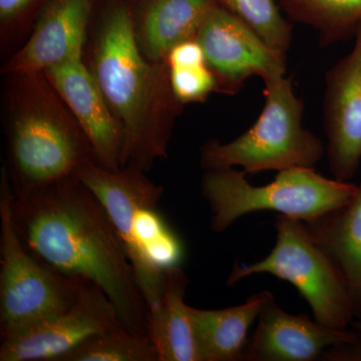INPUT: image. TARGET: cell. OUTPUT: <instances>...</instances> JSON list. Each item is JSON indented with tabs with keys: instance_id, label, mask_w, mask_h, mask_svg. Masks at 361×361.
Returning <instances> with one entry per match:
<instances>
[{
	"instance_id": "obj_6",
	"label": "cell",
	"mask_w": 361,
	"mask_h": 361,
	"mask_svg": "<svg viewBox=\"0 0 361 361\" xmlns=\"http://www.w3.org/2000/svg\"><path fill=\"white\" fill-rule=\"evenodd\" d=\"M203 198L212 212L211 229L224 232L239 218L273 211L307 222L350 201L357 186L327 179L314 168L280 171L266 186H253L243 171L234 168L206 170L201 182Z\"/></svg>"
},
{
	"instance_id": "obj_3",
	"label": "cell",
	"mask_w": 361,
	"mask_h": 361,
	"mask_svg": "<svg viewBox=\"0 0 361 361\" xmlns=\"http://www.w3.org/2000/svg\"><path fill=\"white\" fill-rule=\"evenodd\" d=\"M6 77L7 172L14 196L32 193L97 163L84 130L44 73Z\"/></svg>"
},
{
	"instance_id": "obj_10",
	"label": "cell",
	"mask_w": 361,
	"mask_h": 361,
	"mask_svg": "<svg viewBox=\"0 0 361 361\" xmlns=\"http://www.w3.org/2000/svg\"><path fill=\"white\" fill-rule=\"evenodd\" d=\"M120 325L106 293L82 279L70 308L2 341L0 361H61L90 337Z\"/></svg>"
},
{
	"instance_id": "obj_23",
	"label": "cell",
	"mask_w": 361,
	"mask_h": 361,
	"mask_svg": "<svg viewBox=\"0 0 361 361\" xmlns=\"http://www.w3.org/2000/svg\"><path fill=\"white\" fill-rule=\"evenodd\" d=\"M47 0H0V35L2 44L23 35L37 18Z\"/></svg>"
},
{
	"instance_id": "obj_18",
	"label": "cell",
	"mask_w": 361,
	"mask_h": 361,
	"mask_svg": "<svg viewBox=\"0 0 361 361\" xmlns=\"http://www.w3.org/2000/svg\"><path fill=\"white\" fill-rule=\"evenodd\" d=\"M336 260L348 282L355 318H361V183L348 203L305 222Z\"/></svg>"
},
{
	"instance_id": "obj_15",
	"label": "cell",
	"mask_w": 361,
	"mask_h": 361,
	"mask_svg": "<svg viewBox=\"0 0 361 361\" xmlns=\"http://www.w3.org/2000/svg\"><path fill=\"white\" fill-rule=\"evenodd\" d=\"M218 0H146L135 18L137 44L147 59L166 61L180 42L196 39Z\"/></svg>"
},
{
	"instance_id": "obj_14",
	"label": "cell",
	"mask_w": 361,
	"mask_h": 361,
	"mask_svg": "<svg viewBox=\"0 0 361 361\" xmlns=\"http://www.w3.org/2000/svg\"><path fill=\"white\" fill-rule=\"evenodd\" d=\"M243 361H312L331 346L360 341V331L323 326L306 315L285 312L267 291Z\"/></svg>"
},
{
	"instance_id": "obj_19",
	"label": "cell",
	"mask_w": 361,
	"mask_h": 361,
	"mask_svg": "<svg viewBox=\"0 0 361 361\" xmlns=\"http://www.w3.org/2000/svg\"><path fill=\"white\" fill-rule=\"evenodd\" d=\"M289 20L313 28L320 44L355 37L361 23V0H276Z\"/></svg>"
},
{
	"instance_id": "obj_21",
	"label": "cell",
	"mask_w": 361,
	"mask_h": 361,
	"mask_svg": "<svg viewBox=\"0 0 361 361\" xmlns=\"http://www.w3.org/2000/svg\"><path fill=\"white\" fill-rule=\"evenodd\" d=\"M61 361H159V355L148 334L120 325L90 337Z\"/></svg>"
},
{
	"instance_id": "obj_2",
	"label": "cell",
	"mask_w": 361,
	"mask_h": 361,
	"mask_svg": "<svg viewBox=\"0 0 361 361\" xmlns=\"http://www.w3.org/2000/svg\"><path fill=\"white\" fill-rule=\"evenodd\" d=\"M89 68L123 127L122 168L149 172L157 160L167 158L184 104L171 87L166 61H153L142 54L126 2H113L104 11Z\"/></svg>"
},
{
	"instance_id": "obj_8",
	"label": "cell",
	"mask_w": 361,
	"mask_h": 361,
	"mask_svg": "<svg viewBox=\"0 0 361 361\" xmlns=\"http://www.w3.org/2000/svg\"><path fill=\"white\" fill-rule=\"evenodd\" d=\"M13 188L6 168L0 180V339L6 341L63 312L82 279L59 274L30 254L16 232Z\"/></svg>"
},
{
	"instance_id": "obj_12",
	"label": "cell",
	"mask_w": 361,
	"mask_h": 361,
	"mask_svg": "<svg viewBox=\"0 0 361 361\" xmlns=\"http://www.w3.org/2000/svg\"><path fill=\"white\" fill-rule=\"evenodd\" d=\"M96 0H47L30 37L2 68V75L44 73L84 59L90 16Z\"/></svg>"
},
{
	"instance_id": "obj_17",
	"label": "cell",
	"mask_w": 361,
	"mask_h": 361,
	"mask_svg": "<svg viewBox=\"0 0 361 361\" xmlns=\"http://www.w3.org/2000/svg\"><path fill=\"white\" fill-rule=\"evenodd\" d=\"M189 278L178 266L166 271L160 307L148 314L147 334L159 361H200L189 305L185 303Z\"/></svg>"
},
{
	"instance_id": "obj_24",
	"label": "cell",
	"mask_w": 361,
	"mask_h": 361,
	"mask_svg": "<svg viewBox=\"0 0 361 361\" xmlns=\"http://www.w3.org/2000/svg\"><path fill=\"white\" fill-rule=\"evenodd\" d=\"M320 360H361V339L325 349L320 356Z\"/></svg>"
},
{
	"instance_id": "obj_1",
	"label": "cell",
	"mask_w": 361,
	"mask_h": 361,
	"mask_svg": "<svg viewBox=\"0 0 361 361\" xmlns=\"http://www.w3.org/2000/svg\"><path fill=\"white\" fill-rule=\"evenodd\" d=\"M13 218L23 245L59 274L97 284L123 327L147 334L148 307L106 209L73 175L13 196Z\"/></svg>"
},
{
	"instance_id": "obj_7",
	"label": "cell",
	"mask_w": 361,
	"mask_h": 361,
	"mask_svg": "<svg viewBox=\"0 0 361 361\" xmlns=\"http://www.w3.org/2000/svg\"><path fill=\"white\" fill-rule=\"evenodd\" d=\"M276 243L269 255L252 265L235 266L228 285L251 275L268 273L296 287L310 304L315 322L346 330L355 318L348 282L329 251L303 220L278 215Z\"/></svg>"
},
{
	"instance_id": "obj_5",
	"label": "cell",
	"mask_w": 361,
	"mask_h": 361,
	"mask_svg": "<svg viewBox=\"0 0 361 361\" xmlns=\"http://www.w3.org/2000/svg\"><path fill=\"white\" fill-rule=\"evenodd\" d=\"M265 104L256 123L236 140H211L201 148L204 170L239 166L245 174L292 168H315L325 149L320 139L303 127L304 104L291 78L265 80Z\"/></svg>"
},
{
	"instance_id": "obj_20",
	"label": "cell",
	"mask_w": 361,
	"mask_h": 361,
	"mask_svg": "<svg viewBox=\"0 0 361 361\" xmlns=\"http://www.w3.org/2000/svg\"><path fill=\"white\" fill-rule=\"evenodd\" d=\"M171 87L180 104L203 103L217 92L213 71L196 39L175 45L166 58Z\"/></svg>"
},
{
	"instance_id": "obj_4",
	"label": "cell",
	"mask_w": 361,
	"mask_h": 361,
	"mask_svg": "<svg viewBox=\"0 0 361 361\" xmlns=\"http://www.w3.org/2000/svg\"><path fill=\"white\" fill-rule=\"evenodd\" d=\"M103 204L134 270L149 313L160 307L166 271L182 258L179 238L158 205L164 188L134 167L111 171L96 161L75 174Z\"/></svg>"
},
{
	"instance_id": "obj_11",
	"label": "cell",
	"mask_w": 361,
	"mask_h": 361,
	"mask_svg": "<svg viewBox=\"0 0 361 361\" xmlns=\"http://www.w3.org/2000/svg\"><path fill=\"white\" fill-rule=\"evenodd\" d=\"M355 39L353 51L327 71L323 104L330 172L343 182L361 161V23Z\"/></svg>"
},
{
	"instance_id": "obj_25",
	"label": "cell",
	"mask_w": 361,
	"mask_h": 361,
	"mask_svg": "<svg viewBox=\"0 0 361 361\" xmlns=\"http://www.w3.org/2000/svg\"><path fill=\"white\" fill-rule=\"evenodd\" d=\"M355 327L357 329V331H360L361 334V318L358 319V322L355 323Z\"/></svg>"
},
{
	"instance_id": "obj_16",
	"label": "cell",
	"mask_w": 361,
	"mask_h": 361,
	"mask_svg": "<svg viewBox=\"0 0 361 361\" xmlns=\"http://www.w3.org/2000/svg\"><path fill=\"white\" fill-rule=\"evenodd\" d=\"M267 291L253 294L241 305L218 310L189 306L200 361H243L247 334L258 318Z\"/></svg>"
},
{
	"instance_id": "obj_22",
	"label": "cell",
	"mask_w": 361,
	"mask_h": 361,
	"mask_svg": "<svg viewBox=\"0 0 361 361\" xmlns=\"http://www.w3.org/2000/svg\"><path fill=\"white\" fill-rule=\"evenodd\" d=\"M218 2L245 21L266 44L286 54L292 42V25L284 18L276 0H218Z\"/></svg>"
},
{
	"instance_id": "obj_9",
	"label": "cell",
	"mask_w": 361,
	"mask_h": 361,
	"mask_svg": "<svg viewBox=\"0 0 361 361\" xmlns=\"http://www.w3.org/2000/svg\"><path fill=\"white\" fill-rule=\"evenodd\" d=\"M197 42L217 82V92L236 94L249 78L286 73V54L273 49L245 21L218 4L206 16Z\"/></svg>"
},
{
	"instance_id": "obj_13",
	"label": "cell",
	"mask_w": 361,
	"mask_h": 361,
	"mask_svg": "<svg viewBox=\"0 0 361 361\" xmlns=\"http://www.w3.org/2000/svg\"><path fill=\"white\" fill-rule=\"evenodd\" d=\"M94 149L97 163L111 171L122 169L123 130L84 59L44 71Z\"/></svg>"
}]
</instances>
